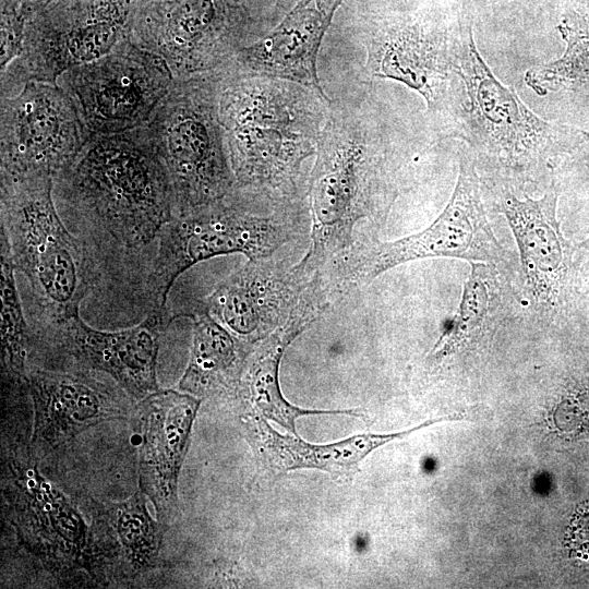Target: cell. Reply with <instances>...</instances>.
I'll return each instance as SVG.
<instances>
[{
	"label": "cell",
	"instance_id": "cell-20",
	"mask_svg": "<svg viewBox=\"0 0 589 589\" xmlns=\"http://www.w3.org/2000/svg\"><path fill=\"white\" fill-rule=\"evenodd\" d=\"M342 0H298L269 32L238 52L228 70L290 80L327 96L317 73L322 40Z\"/></svg>",
	"mask_w": 589,
	"mask_h": 589
},
{
	"label": "cell",
	"instance_id": "cell-12",
	"mask_svg": "<svg viewBox=\"0 0 589 589\" xmlns=\"http://www.w3.org/2000/svg\"><path fill=\"white\" fill-rule=\"evenodd\" d=\"M175 79L164 58L128 39L64 71L57 83L74 100L92 136L146 124Z\"/></svg>",
	"mask_w": 589,
	"mask_h": 589
},
{
	"label": "cell",
	"instance_id": "cell-2",
	"mask_svg": "<svg viewBox=\"0 0 589 589\" xmlns=\"http://www.w3.org/2000/svg\"><path fill=\"white\" fill-rule=\"evenodd\" d=\"M330 98L311 167L310 245L298 262L318 275L354 241L364 221L382 227L400 191L395 130L370 84Z\"/></svg>",
	"mask_w": 589,
	"mask_h": 589
},
{
	"label": "cell",
	"instance_id": "cell-8",
	"mask_svg": "<svg viewBox=\"0 0 589 589\" xmlns=\"http://www.w3.org/2000/svg\"><path fill=\"white\" fill-rule=\"evenodd\" d=\"M278 0H142L131 40L165 59L176 79L227 68L275 25Z\"/></svg>",
	"mask_w": 589,
	"mask_h": 589
},
{
	"label": "cell",
	"instance_id": "cell-24",
	"mask_svg": "<svg viewBox=\"0 0 589 589\" xmlns=\"http://www.w3.org/2000/svg\"><path fill=\"white\" fill-rule=\"evenodd\" d=\"M95 525L116 540L109 545L118 546V557L134 573L155 565L165 525L152 518L142 491L124 502L106 505Z\"/></svg>",
	"mask_w": 589,
	"mask_h": 589
},
{
	"label": "cell",
	"instance_id": "cell-16",
	"mask_svg": "<svg viewBox=\"0 0 589 589\" xmlns=\"http://www.w3.org/2000/svg\"><path fill=\"white\" fill-rule=\"evenodd\" d=\"M200 404L201 398L191 394L158 389L134 409L140 433V488L165 526L178 513L179 473Z\"/></svg>",
	"mask_w": 589,
	"mask_h": 589
},
{
	"label": "cell",
	"instance_id": "cell-26",
	"mask_svg": "<svg viewBox=\"0 0 589 589\" xmlns=\"http://www.w3.org/2000/svg\"><path fill=\"white\" fill-rule=\"evenodd\" d=\"M567 49L564 56L551 63L529 69L526 84L538 95L561 88H576L589 83V44L574 33L561 28Z\"/></svg>",
	"mask_w": 589,
	"mask_h": 589
},
{
	"label": "cell",
	"instance_id": "cell-21",
	"mask_svg": "<svg viewBox=\"0 0 589 589\" xmlns=\"http://www.w3.org/2000/svg\"><path fill=\"white\" fill-rule=\"evenodd\" d=\"M245 426L250 442L266 467L276 472L310 468L335 476L352 474L361 460L374 449L411 433L448 421H461L462 413L429 419L409 430L388 434H360L333 444L315 445L297 435H281L261 416L247 414Z\"/></svg>",
	"mask_w": 589,
	"mask_h": 589
},
{
	"label": "cell",
	"instance_id": "cell-14",
	"mask_svg": "<svg viewBox=\"0 0 589 589\" xmlns=\"http://www.w3.org/2000/svg\"><path fill=\"white\" fill-rule=\"evenodd\" d=\"M315 277L275 254L248 260L203 304L224 327L253 345L287 323Z\"/></svg>",
	"mask_w": 589,
	"mask_h": 589
},
{
	"label": "cell",
	"instance_id": "cell-17",
	"mask_svg": "<svg viewBox=\"0 0 589 589\" xmlns=\"http://www.w3.org/2000/svg\"><path fill=\"white\" fill-rule=\"evenodd\" d=\"M530 320L514 280L489 263H471L458 309L429 352L431 372L489 351L497 337Z\"/></svg>",
	"mask_w": 589,
	"mask_h": 589
},
{
	"label": "cell",
	"instance_id": "cell-15",
	"mask_svg": "<svg viewBox=\"0 0 589 589\" xmlns=\"http://www.w3.org/2000/svg\"><path fill=\"white\" fill-rule=\"evenodd\" d=\"M450 28L407 16L372 20L354 38L363 49L362 82L390 79L418 92L428 109L449 73Z\"/></svg>",
	"mask_w": 589,
	"mask_h": 589
},
{
	"label": "cell",
	"instance_id": "cell-13",
	"mask_svg": "<svg viewBox=\"0 0 589 589\" xmlns=\"http://www.w3.org/2000/svg\"><path fill=\"white\" fill-rule=\"evenodd\" d=\"M1 178H56L91 137L79 109L58 83L28 81L1 97Z\"/></svg>",
	"mask_w": 589,
	"mask_h": 589
},
{
	"label": "cell",
	"instance_id": "cell-30",
	"mask_svg": "<svg viewBox=\"0 0 589 589\" xmlns=\"http://www.w3.org/2000/svg\"><path fill=\"white\" fill-rule=\"evenodd\" d=\"M297 1L298 0H278L279 5L285 11V13L289 11Z\"/></svg>",
	"mask_w": 589,
	"mask_h": 589
},
{
	"label": "cell",
	"instance_id": "cell-5",
	"mask_svg": "<svg viewBox=\"0 0 589 589\" xmlns=\"http://www.w3.org/2000/svg\"><path fill=\"white\" fill-rule=\"evenodd\" d=\"M309 217L306 199H283L237 185L217 202L175 215L159 232L147 276L152 311L166 312L173 283L191 266L232 253L248 260L271 256L305 235Z\"/></svg>",
	"mask_w": 589,
	"mask_h": 589
},
{
	"label": "cell",
	"instance_id": "cell-29",
	"mask_svg": "<svg viewBox=\"0 0 589 589\" xmlns=\"http://www.w3.org/2000/svg\"><path fill=\"white\" fill-rule=\"evenodd\" d=\"M25 3L34 13L39 9L51 2L52 0H21Z\"/></svg>",
	"mask_w": 589,
	"mask_h": 589
},
{
	"label": "cell",
	"instance_id": "cell-9",
	"mask_svg": "<svg viewBox=\"0 0 589 589\" xmlns=\"http://www.w3.org/2000/svg\"><path fill=\"white\" fill-rule=\"evenodd\" d=\"M219 88L218 71L175 79L146 123L170 179L175 215L217 202L236 188Z\"/></svg>",
	"mask_w": 589,
	"mask_h": 589
},
{
	"label": "cell",
	"instance_id": "cell-1",
	"mask_svg": "<svg viewBox=\"0 0 589 589\" xmlns=\"http://www.w3.org/2000/svg\"><path fill=\"white\" fill-rule=\"evenodd\" d=\"M429 112L443 137L467 144L483 187L516 193L549 187L560 161L589 136L541 119L503 84L481 57L467 16L450 28L449 73Z\"/></svg>",
	"mask_w": 589,
	"mask_h": 589
},
{
	"label": "cell",
	"instance_id": "cell-6",
	"mask_svg": "<svg viewBox=\"0 0 589 589\" xmlns=\"http://www.w3.org/2000/svg\"><path fill=\"white\" fill-rule=\"evenodd\" d=\"M481 187L473 158L462 146L454 192L437 218L422 231L393 241H380L374 235L358 236L320 273L330 301L368 286L398 265L436 257L493 264L505 272L518 289L519 263L497 240Z\"/></svg>",
	"mask_w": 589,
	"mask_h": 589
},
{
	"label": "cell",
	"instance_id": "cell-27",
	"mask_svg": "<svg viewBox=\"0 0 589 589\" xmlns=\"http://www.w3.org/2000/svg\"><path fill=\"white\" fill-rule=\"evenodd\" d=\"M33 14L21 0H1V72L20 56Z\"/></svg>",
	"mask_w": 589,
	"mask_h": 589
},
{
	"label": "cell",
	"instance_id": "cell-18",
	"mask_svg": "<svg viewBox=\"0 0 589 589\" xmlns=\"http://www.w3.org/2000/svg\"><path fill=\"white\" fill-rule=\"evenodd\" d=\"M167 312L152 311L137 325L105 332L91 327L80 314L53 326L65 350L83 366L104 372L132 399L142 400L159 389L157 358Z\"/></svg>",
	"mask_w": 589,
	"mask_h": 589
},
{
	"label": "cell",
	"instance_id": "cell-28",
	"mask_svg": "<svg viewBox=\"0 0 589 589\" xmlns=\"http://www.w3.org/2000/svg\"><path fill=\"white\" fill-rule=\"evenodd\" d=\"M576 284L581 299L589 294V238L576 245Z\"/></svg>",
	"mask_w": 589,
	"mask_h": 589
},
{
	"label": "cell",
	"instance_id": "cell-19",
	"mask_svg": "<svg viewBox=\"0 0 589 589\" xmlns=\"http://www.w3.org/2000/svg\"><path fill=\"white\" fill-rule=\"evenodd\" d=\"M26 383L34 404V455L41 458L84 430L127 416L124 401L85 373L34 370Z\"/></svg>",
	"mask_w": 589,
	"mask_h": 589
},
{
	"label": "cell",
	"instance_id": "cell-25",
	"mask_svg": "<svg viewBox=\"0 0 589 589\" xmlns=\"http://www.w3.org/2000/svg\"><path fill=\"white\" fill-rule=\"evenodd\" d=\"M0 232L2 366L8 376L26 381L25 363L31 342L29 328L16 287L14 276L16 269L9 240L3 229H0Z\"/></svg>",
	"mask_w": 589,
	"mask_h": 589
},
{
	"label": "cell",
	"instance_id": "cell-4",
	"mask_svg": "<svg viewBox=\"0 0 589 589\" xmlns=\"http://www.w3.org/2000/svg\"><path fill=\"white\" fill-rule=\"evenodd\" d=\"M53 195L127 249L157 240L175 216L170 179L147 124L92 135L55 178Z\"/></svg>",
	"mask_w": 589,
	"mask_h": 589
},
{
	"label": "cell",
	"instance_id": "cell-10",
	"mask_svg": "<svg viewBox=\"0 0 589 589\" xmlns=\"http://www.w3.org/2000/svg\"><path fill=\"white\" fill-rule=\"evenodd\" d=\"M142 0H52L27 22L20 56L1 72V97L28 81L57 83L70 68L94 61L131 39Z\"/></svg>",
	"mask_w": 589,
	"mask_h": 589
},
{
	"label": "cell",
	"instance_id": "cell-7",
	"mask_svg": "<svg viewBox=\"0 0 589 589\" xmlns=\"http://www.w3.org/2000/svg\"><path fill=\"white\" fill-rule=\"evenodd\" d=\"M55 178H1V229L15 269L53 325L80 314L89 277L82 243L62 223L53 195Z\"/></svg>",
	"mask_w": 589,
	"mask_h": 589
},
{
	"label": "cell",
	"instance_id": "cell-23",
	"mask_svg": "<svg viewBox=\"0 0 589 589\" xmlns=\"http://www.w3.org/2000/svg\"><path fill=\"white\" fill-rule=\"evenodd\" d=\"M28 481L21 488L20 513L21 521L28 522L22 527L28 531L31 539L41 542L39 548H48V554L53 553L52 548L58 550V555L76 557L83 546L84 522L77 514L59 495L52 491L40 478L26 473ZM39 541L37 546L39 545Z\"/></svg>",
	"mask_w": 589,
	"mask_h": 589
},
{
	"label": "cell",
	"instance_id": "cell-22",
	"mask_svg": "<svg viewBox=\"0 0 589 589\" xmlns=\"http://www.w3.org/2000/svg\"><path fill=\"white\" fill-rule=\"evenodd\" d=\"M183 316L192 321V344L179 390L197 398L232 394L252 345L217 322L203 303Z\"/></svg>",
	"mask_w": 589,
	"mask_h": 589
},
{
	"label": "cell",
	"instance_id": "cell-3",
	"mask_svg": "<svg viewBox=\"0 0 589 589\" xmlns=\"http://www.w3.org/2000/svg\"><path fill=\"white\" fill-rule=\"evenodd\" d=\"M219 120L236 185L306 199L330 98L300 83L220 70Z\"/></svg>",
	"mask_w": 589,
	"mask_h": 589
},
{
	"label": "cell",
	"instance_id": "cell-11",
	"mask_svg": "<svg viewBox=\"0 0 589 589\" xmlns=\"http://www.w3.org/2000/svg\"><path fill=\"white\" fill-rule=\"evenodd\" d=\"M483 189L492 207L504 215L516 240L518 290L530 323H565L582 299L576 284V245L561 230L554 182L539 199H519L515 191L504 187Z\"/></svg>",
	"mask_w": 589,
	"mask_h": 589
}]
</instances>
